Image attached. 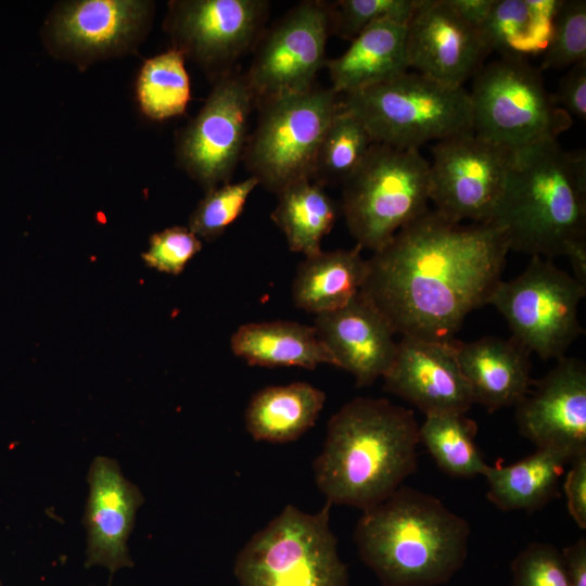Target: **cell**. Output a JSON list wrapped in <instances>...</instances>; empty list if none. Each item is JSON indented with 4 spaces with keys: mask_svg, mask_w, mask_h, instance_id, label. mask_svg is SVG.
<instances>
[{
    "mask_svg": "<svg viewBox=\"0 0 586 586\" xmlns=\"http://www.w3.org/2000/svg\"><path fill=\"white\" fill-rule=\"evenodd\" d=\"M509 251L498 226L462 225L429 209L367 259L360 292L395 333L451 341L488 304Z\"/></svg>",
    "mask_w": 586,
    "mask_h": 586,
    "instance_id": "obj_1",
    "label": "cell"
},
{
    "mask_svg": "<svg viewBox=\"0 0 586 586\" xmlns=\"http://www.w3.org/2000/svg\"><path fill=\"white\" fill-rule=\"evenodd\" d=\"M419 443L411 409L384 398H354L328 422L313 463L316 485L327 502L365 511L416 473Z\"/></svg>",
    "mask_w": 586,
    "mask_h": 586,
    "instance_id": "obj_2",
    "label": "cell"
},
{
    "mask_svg": "<svg viewBox=\"0 0 586 586\" xmlns=\"http://www.w3.org/2000/svg\"><path fill=\"white\" fill-rule=\"evenodd\" d=\"M469 522L438 498L402 485L362 511L354 542L382 586L447 583L468 557Z\"/></svg>",
    "mask_w": 586,
    "mask_h": 586,
    "instance_id": "obj_3",
    "label": "cell"
},
{
    "mask_svg": "<svg viewBox=\"0 0 586 586\" xmlns=\"http://www.w3.org/2000/svg\"><path fill=\"white\" fill-rule=\"evenodd\" d=\"M510 251L551 259L586 243V153L557 139L513 150L504 193L491 219Z\"/></svg>",
    "mask_w": 586,
    "mask_h": 586,
    "instance_id": "obj_4",
    "label": "cell"
},
{
    "mask_svg": "<svg viewBox=\"0 0 586 586\" xmlns=\"http://www.w3.org/2000/svg\"><path fill=\"white\" fill-rule=\"evenodd\" d=\"M341 105L374 143L396 149L419 151L430 141L473 133L469 91L417 72L345 94Z\"/></svg>",
    "mask_w": 586,
    "mask_h": 586,
    "instance_id": "obj_5",
    "label": "cell"
},
{
    "mask_svg": "<svg viewBox=\"0 0 586 586\" xmlns=\"http://www.w3.org/2000/svg\"><path fill=\"white\" fill-rule=\"evenodd\" d=\"M331 504L315 513L288 505L238 553L239 586H347L348 569L330 527Z\"/></svg>",
    "mask_w": 586,
    "mask_h": 586,
    "instance_id": "obj_6",
    "label": "cell"
},
{
    "mask_svg": "<svg viewBox=\"0 0 586 586\" xmlns=\"http://www.w3.org/2000/svg\"><path fill=\"white\" fill-rule=\"evenodd\" d=\"M429 163L418 150L371 144L343 182L342 209L357 245L377 252L429 211Z\"/></svg>",
    "mask_w": 586,
    "mask_h": 586,
    "instance_id": "obj_7",
    "label": "cell"
},
{
    "mask_svg": "<svg viewBox=\"0 0 586 586\" xmlns=\"http://www.w3.org/2000/svg\"><path fill=\"white\" fill-rule=\"evenodd\" d=\"M469 95L473 135L509 150L557 139L572 126L540 69L525 59L500 58L483 65Z\"/></svg>",
    "mask_w": 586,
    "mask_h": 586,
    "instance_id": "obj_8",
    "label": "cell"
},
{
    "mask_svg": "<svg viewBox=\"0 0 586 586\" xmlns=\"http://www.w3.org/2000/svg\"><path fill=\"white\" fill-rule=\"evenodd\" d=\"M340 107L332 88L314 86L263 101L257 127L244 150L252 176L276 194L311 179L322 137Z\"/></svg>",
    "mask_w": 586,
    "mask_h": 586,
    "instance_id": "obj_9",
    "label": "cell"
},
{
    "mask_svg": "<svg viewBox=\"0 0 586 586\" xmlns=\"http://www.w3.org/2000/svg\"><path fill=\"white\" fill-rule=\"evenodd\" d=\"M586 284L553 265L533 256L515 278L500 281L488 304L506 319L512 337L543 359L559 360L584 333L578 306Z\"/></svg>",
    "mask_w": 586,
    "mask_h": 586,
    "instance_id": "obj_10",
    "label": "cell"
},
{
    "mask_svg": "<svg viewBox=\"0 0 586 586\" xmlns=\"http://www.w3.org/2000/svg\"><path fill=\"white\" fill-rule=\"evenodd\" d=\"M512 153L473 133L436 142L429 163L434 209L453 221L488 224L504 193Z\"/></svg>",
    "mask_w": 586,
    "mask_h": 586,
    "instance_id": "obj_11",
    "label": "cell"
},
{
    "mask_svg": "<svg viewBox=\"0 0 586 586\" xmlns=\"http://www.w3.org/2000/svg\"><path fill=\"white\" fill-rule=\"evenodd\" d=\"M330 34L329 3L303 1L289 11L263 39L245 76L254 99L263 102L310 89L327 64Z\"/></svg>",
    "mask_w": 586,
    "mask_h": 586,
    "instance_id": "obj_12",
    "label": "cell"
},
{
    "mask_svg": "<svg viewBox=\"0 0 586 586\" xmlns=\"http://www.w3.org/2000/svg\"><path fill=\"white\" fill-rule=\"evenodd\" d=\"M254 95L245 76L224 77L183 130L178 157L207 190L229 182L244 152Z\"/></svg>",
    "mask_w": 586,
    "mask_h": 586,
    "instance_id": "obj_13",
    "label": "cell"
},
{
    "mask_svg": "<svg viewBox=\"0 0 586 586\" xmlns=\"http://www.w3.org/2000/svg\"><path fill=\"white\" fill-rule=\"evenodd\" d=\"M168 25L184 55L207 67L232 64L257 39L268 15L264 0H189L170 3Z\"/></svg>",
    "mask_w": 586,
    "mask_h": 586,
    "instance_id": "obj_14",
    "label": "cell"
},
{
    "mask_svg": "<svg viewBox=\"0 0 586 586\" xmlns=\"http://www.w3.org/2000/svg\"><path fill=\"white\" fill-rule=\"evenodd\" d=\"M515 406L520 434L536 448H557L574 457L586 453V366L563 357Z\"/></svg>",
    "mask_w": 586,
    "mask_h": 586,
    "instance_id": "obj_15",
    "label": "cell"
},
{
    "mask_svg": "<svg viewBox=\"0 0 586 586\" xmlns=\"http://www.w3.org/2000/svg\"><path fill=\"white\" fill-rule=\"evenodd\" d=\"M409 67L437 82L462 87L489 54L480 30L447 0H420L407 24Z\"/></svg>",
    "mask_w": 586,
    "mask_h": 586,
    "instance_id": "obj_16",
    "label": "cell"
},
{
    "mask_svg": "<svg viewBox=\"0 0 586 586\" xmlns=\"http://www.w3.org/2000/svg\"><path fill=\"white\" fill-rule=\"evenodd\" d=\"M458 342L402 336L383 375L384 390L425 416L467 413L474 403L458 362Z\"/></svg>",
    "mask_w": 586,
    "mask_h": 586,
    "instance_id": "obj_17",
    "label": "cell"
},
{
    "mask_svg": "<svg viewBox=\"0 0 586 586\" xmlns=\"http://www.w3.org/2000/svg\"><path fill=\"white\" fill-rule=\"evenodd\" d=\"M89 495L84 525L87 530V568L101 565L111 574L131 568L128 538L144 498L139 487L127 480L116 460L99 456L88 473Z\"/></svg>",
    "mask_w": 586,
    "mask_h": 586,
    "instance_id": "obj_18",
    "label": "cell"
},
{
    "mask_svg": "<svg viewBox=\"0 0 586 586\" xmlns=\"http://www.w3.org/2000/svg\"><path fill=\"white\" fill-rule=\"evenodd\" d=\"M314 328L334 366L352 373L357 386L383 378L394 360L395 331L360 291L341 308L317 315Z\"/></svg>",
    "mask_w": 586,
    "mask_h": 586,
    "instance_id": "obj_19",
    "label": "cell"
},
{
    "mask_svg": "<svg viewBox=\"0 0 586 586\" xmlns=\"http://www.w3.org/2000/svg\"><path fill=\"white\" fill-rule=\"evenodd\" d=\"M530 354L512 336L458 342V362L473 403L482 405L488 412L517 406L534 382Z\"/></svg>",
    "mask_w": 586,
    "mask_h": 586,
    "instance_id": "obj_20",
    "label": "cell"
},
{
    "mask_svg": "<svg viewBox=\"0 0 586 586\" xmlns=\"http://www.w3.org/2000/svg\"><path fill=\"white\" fill-rule=\"evenodd\" d=\"M149 4L133 0H84L64 5L54 17L56 41L75 52L102 54L128 44L142 30Z\"/></svg>",
    "mask_w": 586,
    "mask_h": 586,
    "instance_id": "obj_21",
    "label": "cell"
},
{
    "mask_svg": "<svg viewBox=\"0 0 586 586\" xmlns=\"http://www.w3.org/2000/svg\"><path fill=\"white\" fill-rule=\"evenodd\" d=\"M326 65L335 93L349 94L396 78L409 68L407 25L393 21L373 24Z\"/></svg>",
    "mask_w": 586,
    "mask_h": 586,
    "instance_id": "obj_22",
    "label": "cell"
},
{
    "mask_svg": "<svg viewBox=\"0 0 586 586\" xmlns=\"http://www.w3.org/2000/svg\"><path fill=\"white\" fill-rule=\"evenodd\" d=\"M573 458L561 449L536 448L514 463L488 464L483 474L488 486L486 497L505 512L537 511L559 496L560 479Z\"/></svg>",
    "mask_w": 586,
    "mask_h": 586,
    "instance_id": "obj_23",
    "label": "cell"
},
{
    "mask_svg": "<svg viewBox=\"0 0 586 586\" xmlns=\"http://www.w3.org/2000/svg\"><path fill=\"white\" fill-rule=\"evenodd\" d=\"M232 353L249 365L262 367L334 366L333 357L314 327L276 320L240 326L231 335Z\"/></svg>",
    "mask_w": 586,
    "mask_h": 586,
    "instance_id": "obj_24",
    "label": "cell"
},
{
    "mask_svg": "<svg viewBox=\"0 0 586 586\" xmlns=\"http://www.w3.org/2000/svg\"><path fill=\"white\" fill-rule=\"evenodd\" d=\"M324 402V392L307 382L266 386L250 399L245 428L258 442H293L316 423Z\"/></svg>",
    "mask_w": 586,
    "mask_h": 586,
    "instance_id": "obj_25",
    "label": "cell"
},
{
    "mask_svg": "<svg viewBox=\"0 0 586 586\" xmlns=\"http://www.w3.org/2000/svg\"><path fill=\"white\" fill-rule=\"evenodd\" d=\"M356 244L306 257L297 267L292 283L294 305L307 313L323 314L346 305L361 289L367 259Z\"/></svg>",
    "mask_w": 586,
    "mask_h": 586,
    "instance_id": "obj_26",
    "label": "cell"
},
{
    "mask_svg": "<svg viewBox=\"0 0 586 586\" xmlns=\"http://www.w3.org/2000/svg\"><path fill=\"white\" fill-rule=\"evenodd\" d=\"M562 0H493L480 34L487 51L525 59L544 53Z\"/></svg>",
    "mask_w": 586,
    "mask_h": 586,
    "instance_id": "obj_27",
    "label": "cell"
},
{
    "mask_svg": "<svg viewBox=\"0 0 586 586\" xmlns=\"http://www.w3.org/2000/svg\"><path fill=\"white\" fill-rule=\"evenodd\" d=\"M277 195L271 218L285 235L290 250L305 257L319 253L321 240L331 231L337 216L336 205L323 186L303 179Z\"/></svg>",
    "mask_w": 586,
    "mask_h": 586,
    "instance_id": "obj_28",
    "label": "cell"
},
{
    "mask_svg": "<svg viewBox=\"0 0 586 586\" xmlns=\"http://www.w3.org/2000/svg\"><path fill=\"white\" fill-rule=\"evenodd\" d=\"M477 424L466 413L428 415L419 425V441L437 467L453 477L484 474L487 463L475 444Z\"/></svg>",
    "mask_w": 586,
    "mask_h": 586,
    "instance_id": "obj_29",
    "label": "cell"
},
{
    "mask_svg": "<svg viewBox=\"0 0 586 586\" xmlns=\"http://www.w3.org/2000/svg\"><path fill=\"white\" fill-rule=\"evenodd\" d=\"M137 97L141 111L152 119L182 114L190 101L184 54L175 48L145 61L138 76Z\"/></svg>",
    "mask_w": 586,
    "mask_h": 586,
    "instance_id": "obj_30",
    "label": "cell"
},
{
    "mask_svg": "<svg viewBox=\"0 0 586 586\" xmlns=\"http://www.w3.org/2000/svg\"><path fill=\"white\" fill-rule=\"evenodd\" d=\"M374 143L364 124L342 105L319 145L311 180L323 186L344 182Z\"/></svg>",
    "mask_w": 586,
    "mask_h": 586,
    "instance_id": "obj_31",
    "label": "cell"
},
{
    "mask_svg": "<svg viewBox=\"0 0 586 586\" xmlns=\"http://www.w3.org/2000/svg\"><path fill=\"white\" fill-rule=\"evenodd\" d=\"M257 184L258 180L251 176L207 190L189 219V229L199 238L216 239L241 215Z\"/></svg>",
    "mask_w": 586,
    "mask_h": 586,
    "instance_id": "obj_32",
    "label": "cell"
},
{
    "mask_svg": "<svg viewBox=\"0 0 586 586\" xmlns=\"http://www.w3.org/2000/svg\"><path fill=\"white\" fill-rule=\"evenodd\" d=\"M420 0H340L329 3L331 33L353 40L373 24L393 21L407 25Z\"/></svg>",
    "mask_w": 586,
    "mask_h": 586,
    "instance_id": "obj_33",
    "label": "cell"
},
{
    "mask_svg": "<svg viewBox=\"0 0 586 586\" xmlns=\"http://www.w3.org/2000/svg\"><path fill=\"white\" fill-rule=\"evenodd\" d=\"M586 60V1L562 0L542 69H561Z\"/></svg>",
    "mask_w": 586,
    "mask_h": 586,
    "instance_id": "obj_34",
    "label": "cell"
},
{
    "mask_svg": "<svg viewBox=\"0 0 586 586\" xmlns=\"http://www.w3.org/2000/svg\"><path fill=\"white\" fill-rule=\"evenodd\" d=\"M511 573V586H570L561 550L551 544H528L512 560Z\"/></svg>",
    "mask_w": 586,
    "mask_h": 586,
    "instance_id": "obj_35",
    "label": "cell"
},
{
    "mask_svg": "<svg viewBox=\"0 0 586 586\" xmlns=\"http://www.w3.org/2000/svg\"><path fill=\"white\" fill-rule=\"evenodd\" d=\"M201 249L199 237L189 228L176 226L154 233L142 259L158 271L179 275Z\"/></svg>",
    "mask_w": 586,
    "mask_h": 586,
    "instance_id": "obj_36",
    "label": "cell"
},
{
    "mask_svg": "<svg viewBox=\"0 0 586 586\" xmlns=\"http://www.w3.org/2000/svg\"><path fill=\"white\" fill-rule=\"evenodd\" d=\"M558 105L571 117H586V60L571 66L570 71L559 82L558 91L553 94Z\"/></svg>",
    "mask_w": 586,
    "mask_h": 586,
    "instance_id": "obj_37",
    "label": "cell"
},
{
    "mask_svg": "<svg viewBox=\"0 0 586 586\" xmlns=\"http://www.w3.org/2000/svg\"><path fill=\"white\" fill-rule=\"evenodd\" d=\"M563 489L569 514L576 525L586 528V453L575 456L565 472Z\"/></svg>",
    "mask_w": 586,
    "mask_h": 586,
    "instance_id": "obj_38",
    "label": "cell"
},
{
    "mask_svg": "<svg viewBox=\"0 0 586 586\" xmlns=\"http://www.w3.org/2000/svg\"><path fill=\"white\" fill-rule=\"evenodd\" d=\"M561 555L570 586H586V538L564 547Z\"/></svg>",
    "mask_w": 586,
    "mask_h": 586,
    "instance_id": "obj_39",
    "label": "cell"
},
{
    "mask_svg": "<svg viewBox=\"0 0 586 586\" xmlns=\"http://www.w3.org/2000/svg\"><path fill=\"white\" fill-rule=\"evenodd\" d=\"M456 13L467 23L480 29L487 17L493 0H447Z\"/></svg>",
    "mask_w": 586,
    "mask_h": 586,
    "instance_id": "obj_40",
    "label": "cell"
},
{
    "mask_svg": "<svg viewBox=\"0 0 586 586\" xmlns=\"http://www.w3.org/2000/svg\"><path fill=\"white\" fill-rule=\"evenodd\" d=\"M0 586H1V583H0Z\"/></svg>",
    "mask_w": 586,
    "mask_h": 586,
    "instance_id": "obj_41",
    "label": "cell"
},
{
    "mask_svg": "<svg viewBox=\"0 0 586 586\" xmlns=\"http://www.w3.org/2000/svg\"><path fill=\"white\" fill-rule=\"evenodd\" d=\"M109 586H111V584Z\"/></svg>",
    "mask_w": 586,
    "mask_h": 586,
    "instance_id": "obj_42",
    "label": "cell"
}]
</instances>
